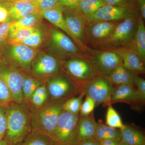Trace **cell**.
<instances>
[{"mask_svg":"<svg viewBox=\"0 0 145 145\" xmlns=\"http://www.w3.org/2000/svg\"><path fill=\"white\" fill-rule=\"evenodd\" d=\"M12 22L6 20L0 24V35L5 39L8 37L9 27Z\"/></svg>","mask_w":145,"mask_h":145,"instance_id":"obj_39","label":"cell"},{"mask_svg":"<svg viewBox=\"0 0 145 145\" xmlns=\"http://www.w3.org/2000/svg\"><path fill=\"white\" fill-rule=\"evenodd\" d=\"M117 103H126L133 107L143 103L136 89L133 86L131 85L116 87L107 105Z\"/></svg>","mask_w":145,"mask_h":145,"instance_id":"obj_16","label":"cell"},{"mask_svg":"<svg viewBox=\"0 0 145 145\" xmlns=\"http://www.w3.org/2000/svg\"><path fill=\"white\" fill-rule=\"evenodd\" d=\"M121 57L123 65L127 69L135 74H144L145 63L130 47L119 48L112 50Z\"/></svg>","mask_w":145,"mask_h":145,"instance_id":"obj_15","label":"cell"},{"mask_svg":"<svg viewBox=\"0 0 145 145\" xmlns=\"http://www.w3.org/2000/svg\"><path fill=\"white\" fill-rule=\"evenodd\" d=\"M119 145V144H118V145Z\"/></svg>","mask_w":145,"mask_h":145,"instance_id":"obj_54","label":"cell"},{"mask_svg":"<svg viewBox=\"0 0 145 145\" xmlns=\"http://www.w3.org/2000/svg\"><path fill=\"white\" fill-rule=\"evenodd\" d=\"M0 77L5 82L10 90L13 102L24 103L22 86L25 76L13 65H0Z\"/></svg>","mask_w":145,"mask_h":145,"instance_id":"obj_13","label":"cell"},{"mask_svg":"<svg viewBox=\"0 0 145 145\" xmlns=\"http://www.w3.org/2000/svg\"><path fill=\"white\" fill-rule=\"evenodd\" d=\"M0 1L1 2H9L8 0H0Z\"/></svg>","mask_w":145,"mask_h":145,"instance_id":"obj_50","label":"cell"},{"mask_svg":"<svg viewBox=\"0 0 145 145\" xmlns=\"http://www.w3.org/2000/svg\"><path fill=\"white\" fill-rule=\"evenodd\" d=\"M9 17L14 20H18L29 13H41L36 7L34 2L25 0H16L9 2L8 6Z\"/></svg>","mask_w":145,"mask_h":145,"instance_id":"obj_19","label":"cell"},{"mask_svg":"<svg viewBox=\"0 0 145 145\" xmlns=\"http://www.w3.org/2000/svg\"><path fill=\"white\" fill-rule=\"evenodd\" d=\"M96 126L93 113L86 117L79 116L76 129L77 142L93 138Z\"/></svg>","mask_w":145,"mask_h":145,"instance_id":"obj_18","label":"cell"},{"mask_svg":"<svg viewBox=\"0 0 145 145\" xmlns=\"http://www.w3.org/2000/svg\"><path fill=\"white\" fill-rule=\"evenodd\" d=\"M128 1H129L131 2H136L137 0H128Z\"/></svg>","mask_w":145,"mask_h":145,"instance_id":"obj_49","label":"cell"},{"mask_svg":"<svg viewBox=\"0 0 145 145\" xmlns=\"http://www.w3.org/2000/svg\"><path fill=\"white\" fill-rule=\"evenodd\" d=\"M116 87L108 77L97 75L82 86V92L91 98L96 106L102 104L107 105Z\"/></svg>","mask_w":145,"mask_h":145,"instance_id":"obj_6","label":"cell"},{"mask_svg":"<svg viewBox=\"0 0 145 145\" xmlns=\"http://www.w3.org/2000/svg\"><path fill=\"white\" fill-rule=\"evenodd\" d=\"M42 39L41 31L40 29L36 28L34 32L22 44L32 48H36L41 44Z\"/></svg>","mask_w":145,"mask_h":145,"instance_id":"obj_33","label":"cell"},{"mask_svg":"<svg viewBox=\"0 0 145 145\" xmlns=\"http://www.w3.org/2000/svg\"><path fill=\"white\" fill-rule=\"evenodd\" d=\"M29 101H31V103L33 104L34 106L37 108L42 106L45 103L46 101L41 97L38 96L36 94L33 93L30 97Z\"/></svg>","mask_w":145,"mask_h":145,"instance_id":"obj_40","label":"cell"},{"mask_svg":"<svg viewBox=\"0 0 145 145\" xmlns=\"http://www.w3.org/2000/svg\"><path fill=\"white\" fill-rule=\"evenodd\" d=\"M103 0H81L75 8L84 16H89L106 5Z\"/></svg>","mask_w":145,"mask_h":145,"instance_id":"obj_27","label":"cell"},{"mask_svg":"<svg viewBox=\"0 0 145 145\" xmlns=\"http://www.w3.org/2000/svg\"><path fill=\"white\" fill-rule=\"evenodd\" d=\"M106 5H121L131 2L128 0H103ZM134 3V2H133Z\"/></svg>","mask_w":145,"mask_h":145,"instance_id":"obj_44","label":"cell"},{"mask_svg":"<svg viewBox=\"0 0 145 145\" xmlns=\"http://www.w3.org/2000/svg\"><path fill=\"white\" fill-rule=\"evenodd\" d=\"M65 101L52 100L32 112V131L41 132L52 138Z\"/></svg>","mask_w":145,"mask_h":145,"instance_id":"obj_2","label":"cell"},{"mask_svg":"<svg viewBox=\"0 0 145 145\" xmlns=\"http://www.w3.org/2000/svg\"><path fill=\"white\" fill-rule=\"evenodd\" d=\"M18 145H58L53 139L44 133L32 131L21 143Z\"/></svg>","mask_w":145,"mask_h":145,"instance_id":"obj_26","label":"cell"},{"mask_svg":"<svg viewBox=\"0 0 145 145\" xmlns=\"http://www.w3.org/2000/svg\"><path fill=\"white\" fill-rule=\"evenodd\" d=\"M63 61L53 54H42L32 63V71L37 77L48 78L57 75L63 70Z\"/></svg>","mask_w":145,"mask_h":145,"instance_id":"obj_14","label":"cell"},{"mask_svg":"<svg viewBox=\"0 0 145 145\" xmlns=\"http://www.w3.org/2000/svg\"><path fill=\"white\" fill-rule=\"evenodd\" d=\"M138 13L137 3L133 2L121 5H106L93 14L84 17L88 23L115 22L123 20L131 15Z\"/></svg>","mask_w":145,"mask_h":145,"instance_id":"obj_7","label":"cell"},{"mask_svg":"<svg viewBox=\"0 0 145 145\" xmlns=\"http://www.w3.org/2000/svg\"><path fill=\"white\" fill-rule=\"evenodd\" d=\"M93 138L99 142L108 139L121 140V130L109 127L101 121L97 123Z\"/></svg>","mask_w":145,"mask_h":145,"instance_id":"obj_25","label":"cell"},{"mask_svg":"<svg viewBox=\"0 0 145 145\" xmlns=\"http://www.w3.org/2000/svg\"><path fill=\"white\" fill-rule=\"evenodd\" d=\"M32 131L31 112L22 103L13 102L7 106V128L3 139L8 145H18Z\"/></svg>","mask_w":145,"mask_h":145,"instance_id":"obj_1","label":"cell"},{"mask_svg":"<svg viewBox=\"0 0 145 145\" xmlns=\"http://www.w3.org/2000/svg\"><path fill=\"white\" fill-rule=\"evenodd\" d=\"M135 86H137V91L141 101L144 103L145 101V80L136 74L135 78Z\"/></svg>","mask_w":145,"mask_h":145,"instance_id":"obj_37","label":"cell"},{"mask_svg":"<svg viewBox=\"0 0 145 145\" xmlns=\"http://www.w3.org/2000/svg\"><path fill=\"white\" fill-rule=\"evenodd\" d=\"M43 17L51 23L55 27L61 30L70 37L73 41V37L68 28L63 15V7L59 4L54 8L42 12Z\"/></svg>","mask_w":145,"mask_h":145,"instance_id":"obj_20","label":"cell"},{"mask_svg":"<svg viewBox=\"0 0 145 145\" xmlns=\"http://www.w3.org/2000/svg\"><path fill=\"white\" fill-rule=\"evenodd\" d=\"M62 69L75 82L82 87L85 83L98 75L85 54L63 61Z\"/></svg>","mask_w":145,"mask_h":145,"instance_id":"obj_5","label":"cell"},{"mask_svg":"<svg viewBox=\"0 0 145 145\" xmlns=\"http://www.w3.org/2000/svg\"><path fill=\"white\" fill-rule=\"evenodd\" d=\"M45 86L49 97L53 100L66 101L82 92V87L63 70L57 75L47 78Z\"/></svg>","mask_w":145,"mask_h":145,"instance_id":"obj_4","label":"cell"},{"mask_svg":"<svg viewBox=\"0 0 145 145\" xmlns=\"http://www.w3.org/2000/svg\"><path fill=\"white\" fill-rule=\"evenodd\" d=\"M106 124L113 128L121 129L123 126L121 118L111 105H109L106 115Z\"/></svg>","mask_w":145,"mask_h":145,"instance_id":"obj_31","label":"cell"},{"mask_svg":"<svg viewBox=\"0 0 145 145\" xmlns=\"http://www.w3.org/2000/svg\"><path fill=\"white\" fill-rule=\"evenodd\" d=\"M36 27L22 29L8 35V42L13 46L22 44L36 29Z\"/></svg>","mask_w":145,"mask_h":145,"instance_id":"obj_30","label":"cell"},{"mask_svg":"<svg viewBox=\"0 0 145 145\" xmlns=\"http://www.w3.org/2000/svg\"><path fill=\"white\" fill-rule=\"evenodd\" d=\"M121 140L108 139L101 141L100 144L101 145H116L119 144Z\"/></svg>","mask_w":145,"mask_h":145,"instance_id":"obj_45","label":"cell"},{"mask_svg":"<svg viewBox=\"0 0 145 145\" xmlns=\"http://www.w3.org/2000/svg\"><path fill=\"white\" fill-rule=\"evenodd\" d=\"M121 21L87 22L85 31L86 45L89 49H96L109 37Z\"/></svg>","mask_w":145,"mask_h":145,"instance_id":"obj_12","label":"cell"},{"mask_svg":"<svg viewBox=\"0 0 145 145\" xmlns=\"http://www.w3.org/2000/svg\"><path fill=\"white\" fill-rule=\"evenodd\" d=\"M144 20L138 14L137 30L132 42L129 45L145 63V27Z\"/></svg>","mask_w":145,"mask_h":145,"instance_id":"obj_21","label":"cell"},{"mask_svg":"<svg viewBox=\"0 0 145 145\" xmlns=\"http://www.w3.org/2000/svg\"><path fill=\"white\" fill-rule=\"evenodd\" d=\"M4 136H1L0 135V141H1V140H2L3 139V138Z\"/></svg>","mask_w":145,"mask_h":145,"instance_id":"obj_51","label":"cell"},{"mask_svg":"<svg viewBox=\"0 0 145 145\" xmlns=\"http://www.w3.org/2000/svg\"><path fill=\"white\" fill-rule=\"evenodd\" d=\"M71 145H101L100 142L94 138L80 141Z\"/></svg>","mask_w":145,"mask_h":145,"instance_id":"obj_43","label":"cell"},{"mask_svg":"<svg viewBox=\"0 0 145 145\" xmlns=\"http://www.w3.org/2000/svg\"><path fill=\"white\" fill-rule=\"evenodd\" d=\"M121 140L129 145H145V137L140 131L131 126L124 125L120 129Z\"/></svg>","mask_w":145,"mask_h":145,"instance_id":"obj_24","label":"cell"},{"mask_svg":"<svg viewBox=\"0 0 145 145\" xmlns=\"http://www.w3.org/2000/svg\"><path fill=\"white\" fill-rule=\"evenodd\" d=\"M13 102L12 96L7 85L0 77V106H7Z\"/></svg>","mask_w":145,"mask_h":145,"instance_id":"obj_32","label":"cell"},{"mask_svg":"<svg viewBox=\"0 0 145 145\" xmlns=\"http://www.w3.org/2000/svg\"><path fill=\"white\" fill-rule=\"evenodd\" d=\"M96 106L95 102L90 97L86 96L85 101L83 102L80 109V115L82 117H86L93 113Z\"/></svg>","mask_w":145,"mask_h":145,"instance_id":"obj_34","label":"cell"},{"mask_svg":"<svg viewBox=\"0 0 145 145\" xmlns=\"http://www.w3.org/2000/svg\"><path fill=\"white\" fill-rule=\"evenodd\" d=\"M85 54L98 75L108 77L116 68L123 64L121 57L110 50L89 49Z\"/></svg>","mask_w":145,"mask_h":145,"instance_id":"obj_8","label":"cell"},{"mask_svg":"<svg viewBox=\"0 0 145 145\" xmlns=\"http://www.w3.org/2000/svg\"><path fill=\"white\" fill-rule=\"evenodd\" d=\"M79 114L63 110L61 112L52 138L58 145H71L77 142L76 129Z\"/></svg>","mask_w":145,"mask_h":145,"instance_id":"obj_9","label":"cell"},{"mask_svg":"<svg viewBox=\"0 0 145 145\" xmlns=\"http://www.w3.org/2000/svg\"><path fill=\"white\" fill-rule=\"evenodd\" d=\"M33 93L41 97L46 101L49 97V95L46 86L45 85L42 84L36 88Z\"/></svg>","mask_w":145,"mask_h":145,"instance_id":"obj_38","label":"cell"},{"mask_svg":"<svg viewBox=\"0 0 145 145\" xmlns=\"http://www.w3.org/2000/svg\"><path fill=\"white\" fill-rule=\"evenodd\" d=\"M84 94L82 92L78 97H71L66 100L63 105V110L72 114H79Z\"/></svg>","mask_w":145,"mask_h":145,"instance_id":"obj_29","label":"cell"},{"mask_svg":"<svg viewBox=\"0 0 145 145\" xmlns=\"http://www.w3.org/2000/svg\"><path fill=\"white\" fill-rule=\"evenodd\" d=\"M41 84L40 81L36 79L31 77H25L22 86L24 101L27 102L29 101L30 97L36 88Z\"/></svg>","mask_w":145,"mask_h":145,"instance_id":"obj_28","label":"cell"},{"mask_svg":"<svg viewBox=\"0 0 145 145\" xmlns=\"http://www.w3.org/2000/svg\"><path fill=\"white\" fill-rule=\"evenodd\" d=\"M81 0H58L59 4L64 7L75 8Z\"/></svg>","mask_w":145,"mask_h":145,"instance_id":"obj_41","label":"cell"},{"mask_svg":"<svg viewBox=\"0 0 145 145\" xmlns=\"http://www.w3.org/2000/svg\"><path fill=\"white\" fill-rule=\"evenodd\" d=\"M136 3L139 14L145 20V0H137Z\"/></svg>","mask_w":145,"mask_h":145,"instance_id":"obj_42","label":"cell"},{"mask_svg":"<svg viewBox=\"0 0 145 145\" xmlns=\"http://www.w3.org/2000/svg\"><path fill=\"white\" fill-rule=\"evenodd\" d=\"M0 145H8L3 139L0 141Z\"/></svg>","mask_w":145,"mask_h":145,"instance_id":"obj_47","label":"cell"},{"mask_svg":"<svg viewBox=\"0 0 145 145\" xmlns=\"http://www.w3.org/2000/svg\"><path fill=\"white\" fill-rule=\"evenodd\" d=\"M139 14L121 21L109 37L95 49L112 50L129 45L135 37Z\"/></svg>","mask_w":145,"mask_h":145,"instance_id":"obj_3","label":"cell"},{"mask_svg":"<svg viewBox=\"0 0 145 145\" xmlns=\"http://www.w3.org/2000/svg\"><path fill=\"white\" fill-rule=\"evenodd\" d=\"M63 15L74 42L81 51L86 54L89 49L85 43V31L87 24L85 18L75 8L64 7Z\"/></svg>","mask_w":145,"mask_h":145,"instance_id":"obj_11","label":"cell"},{"mask_svg":"<svg viewBox=\"0 0 145 145\" xmlns=\"http://www.w3.org/2000/svg\"><path fill=\"white\" fill-rule=\"evenodd\" d=\"M16 1V0H8L9 2H12L14 1Z\"/></svg>","mask_w":145,"mask_h":145,"instance_id":"obj_53","label":"cell"},{"mask_svg":"<svg viewBox=\"0 0 145 145\" xmlns=\"http://www.w3.org/2000/svg\"><path fill=\"white\" fill-rule=\"evenodd\" d=\"M42 17L41 13L36 12L27 14L18 20H13L9 27L8 36L22 29L35 27Z\"/></svg>","mask_w":145,"mask_h":145,"instance_id":"obj_23","label":"cell"},{"mask_svg":"<svg viewBox=\"0 0 145 145\" xmlns=\"http://www.w3.org/2000/svg\"><path fill=\"white\" fill-rule=\"evenodd\" d=\"M136 75L128 70L122 64L116 68L108 78L115 86L121 85L135 86Z\"/></svg>","mask_w":145,"mask_h":145,"instance_id":"obj_22","label":"cell"},{"mask_svg":"<svg viewBox=\"0 0 145 145\" xmlns=\"http://www.w3.org/2000/svg\"><path fill=\"white\" fill-rule=\"evenodd\" d=\"M7 106H0V135L4 136L7 128Z\"/></svg>","mask_w":145,"mask_h":145,"instance_id":"obj_36","label":"cell"},{"mask_svg":"<svg viewBox=\"0 0 145 145\" xmlns=\"http://www.w3.org/2000/svg\"><path fill=\"white\" fill-rule=\"evenodd\" d=\"M10 54L13 60L20 66L29 69L31 67L36 52L34 48L20 44L12 46Z\"/></svg>","mask_w":145,"mask_h":145,"instance_id":"obj_17","label":"cell"},{"mask_svg":"<svg viewBox=\"0 0 145 145\" xmlns=\"http://www.w3.org/2000/svg\"><path fill=\"white\" fill-rule=\"evenodd\" d=\"M6 39H5L4 37L0 35V46L3 44L5 42V41Z\"/></svg>","mask_w":145,"mask_h":145,"instance_id":"obj_46","label":"cell"},{"mask_svg":"<svg viewBox=\"0 0 145 145\" xmlns=\"http://www.w3.org/2000/svg\"><path fill=\"white\" fill-rule=\"evenodd\" d=\"M50 36L53 55L62 61L84 55L70 37L57 27L51 28Z\"/></svg>","mask_w":145,"mask_h":145,"instance_id":"obj_10","label":"cell"},{"mask_svg":"<svg viewBox=\"0 0 145 145\" xmlns=\"http://www.w3.org/2000/svg\"><path fill=\"white\" fill-rule=\"evenodd\" d=\"M129 145L128 144H126V143H125V142H124L123 140H121V141H120V143H119V145Z\"/></svg>","mask_w":145,"mask_h":145,"instance_id":"obj_48","label":"cell"},{"mask_svg":"<svg viewBox=\"0 0 145 145\" xmlns=\"http://www.w3.org/2000/svg\"><path fill=\"white\" fill-rule=\"evenodd\" d=\"M25 1H29L34 2L36 0H25Z\"/></svg>","mask_w":145,"mask_h":145,"instance_id":"obj_52","label":"cell"},{"mask_svg":"<svg viewBox=\"0 0 145 145\" xmlns=\"http://www.w3.org/2000/svg\"><path fill=\"white\" fill-rule=\"evenodd\" d=\"M34 3L41 13L44 10L54 8L59 5L58 0H36Z\"/></svg>","mask_w":145,"mask_h":145,"instance_id":"obj_35","label":"cell"}]
</instances>
